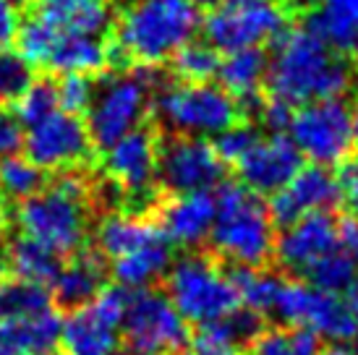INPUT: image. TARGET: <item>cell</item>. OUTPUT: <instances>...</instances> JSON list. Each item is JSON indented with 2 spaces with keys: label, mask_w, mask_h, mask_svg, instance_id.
Returning <instances> with one entry per match:
<instances>
[{
  "label": "cell",
  "mask_w": 358,
  "mask_h": 355,
  "mask_svg": "<svg viewBox=\"0 0 358 355\" xmlns=\"http://www.w3.org/2000/svg\"><path fill=\"white\" fill-rule=\"evenodd\" d=\"M275 42L264 81L275 99L296 108L319 99H340L350 89L348 63L308 27L282 31Z\"/></svg>",
  "instance_id": "6da1fadb"
},
{
  "label": "cell",
  "mask_w": 358,
  "mask_h": 355,
  "mask_svg": "<svg viewBox=\"0 0 358 355\" xmlns=\"http://www.w3.org/2000/svg\"><path fill=\"white\" fill-rule=\"evenodd\" d=\"M201 27L196 0H131L115 27L118 50L134 63L159 66Z\"/></svg>",
  "instance_id": "7a4b0ae2"
},
{
  "label": "cell",
  "mask_w": 358,
  "mask_h": 355,
  "mask_svg": "<svg viewBox=\"0 0 358 355\" xmlns=\"http://www.w3.org/2000/svg\"><path fill=\"white\" fill-rule=\"evenodd\" d=\"M16 222L21 236L40 240L58 256L76 254L90 236V186L76 173H66L50 186L19 201Z\"/></svg>",
  "instance_id": "3957f363"
},
{
  "label": "cell",
  "mask_w": 358,
  "mask_h": 355,
  "mask_svg": "<svg viewBox=\"0 0 358 355\" xmlns=\"http://www.w3.org/2000/svg\"><path fill=\"white\" fill-rule=\"evenodd\" d=\"M215 222L209 230V243L215 254L230 264L249 269L262 266L275 254V222L259 194L243 183H228L215 196Z\"/></svg>",
  "instance_id": "277c9868"
},
{
  "label": "cell",
  "mask_w": 358,
  "mask_h": 355,
  "mask_svg": "<svg viewBox=\"0 0 358 355\" xmlns=\"http://www.w3.org/2000/svg\"><path fill=\"white\" fill-rule=\"evenodd\" d=\"M168 298L186 324H209L241 308L236 280L209 256L178 259L168 266Z\"/></svg>",
  "instance_id": "5b68a950"
},
{
  "label": "cell",
  "mask_w": 358,
  "mask_h": 355,
  "mask_svg": "<svg viewBox=\"0 0 358 355\" xmlns=\"http://www.w3.org/2000/svg\"><path fill=\"white\" fill-rule=\"evenodd\" d=\"M159 120L178 136L209 138L238 123L241 105L220 84L178 81L165 87L155 102Z\"/></svg>",
  "instance_id": "8992f818"
},
{
  "label": "cell",
  "mask_w": 358,
  "mask_h": 355,
  "mask_svg": "<svg viewBox=\"0 0 358 355\" xmlns=\"http://www.w3.org/2000/svg\"><path fill=\"white\" fill-rule=\"evenodd\" d=\"M285 24L288 10L280 0H215L201 19L207 42L222 52L275 42Z\"/></svg>",
  "instance_id": "52a82bcc"
},
{
  "label": "cell",
  "mask_w": 358,
  "mask_h": 355,
  "mask_svg": "<svg viewBox=\"0 0 358 355\" xmlns=\"http://www.w3.org/2000/svg\"><path fill=\"white\" fill-rule=\"evenodd\" d=\"M288 138L301 157H308L314 165H340L356 147L350 110L343 105V99H319L299 105L290 115Z\"/></svg>",
  "instance_id": "ba28073f"
},
{
  "label": "cell",
  "mask_w": 358,
  "mask_h": 355,
  "mask_svg": "<svg viewBox=\"0 0 358 355\" xmlns=\"http://www.w3.org/2000/svg\"><path fill=\"white\" fill-rule=\"evenodd\" d=\"M150 81L136 73H118L94 87V97L84 120L92 144H100L105 149L115 138L139 129L150 110Z\"/></svg>",
  "instance_id": "9c48e42d"
},
{
  "label": "cell",
  "mask_w": 358,
  "mask_h": 355,
  "mask_svg": "<svg viewBox=\"0 0 358 355\" xmlns=\"http://www.w3.org/2000/svg\"><path fill=\"white\" fill-rule=\"evenodd\" d=\"M275 314L288 326L345 342L358 337L345 293H329L311 282H282Z\"/></svg>",
  "instance_id": "30bf717a"
},
{
  "label": "cell",
  "mask_w": 358,
  "mask_h": 355,
  "mask_svg": "<svg viewBox=\"0 0 358 355\" xmlns=\"http://www.w3.org/2000/svg\"><path fill=\"white\" fill-rule=\"evenodd\" d=\"M129 296L115 287H102L97 296L73 306L60 321V340L66 355H115L123 335V311Z\"/></svg>",
  "instance_id": "8fae6325"
},
{
  "label": "cell",
  "mask_w": 358,
  "mask_h": 355,
  "mask_svg": "<svg viewBox=\"0 0 358 355\" xmlns=\"http://www.w3.org/2000/svg\"><path fill=\"white\" fill-rule=\"evenodd\" d=\"M126 345L147 355H173L189 342V324L165 293L152 287L134 290L123 311Z\"/></svg>",
  "instance_id": "7c38bea8"
},
{
  "label": "cell",
  "mask_w": 358,
  "mask_h": 355,
  "mask_svg": "<svg viewBox=\"0 0 358 355\" xmlns=\"http://www.w3.org/2000/svg\"><path fill=\"white\" fill-rule=\"evenodd\" d=\"M27 157L40 170H69L84 165L92 154V136L87 123L66 110H55L45 118L24 126L21 133Z\"/></svg>",
  "instance_id": "4fadbf2b"
},
{
  "label": "cell",
  "mask_w": 358,
  "mask_h": 355,
  "mask_svg": "<svg viewBox=\"0 0 358 355\" xmlns=\"http://www.w3.org/2000/svg\"><path fill=\"white\" fill-rule=\"evenodd\" d=\"M225 175V159L207 138L178 136L159 149L157 180L173 194L209 191Z\"/></svg>",
  "instance_id": "5bb4252c"
},
{
  "label": "cell",
  "mask_w": 358,
  "mask_h": 355,
  "mask_svg": "<svg viewBox=\"0 0 358 355\" xmlns=\"http://www.w3.org/2000/svg\"><path fill=\"white\" fill-rule=\"evenodd\" d=\"M159 144L150 129H134L105 147V173L113 188L129 198H150L157 183Z\"/></svg>",
  "instance_id": "9a60e30c"
},
{
  "label": "cell",
  "mask_w": 358,
  "mask_h": 355,
  "mask_svg": "<svg viewBox=\"0 0 358 355\" xmlns=\"http://www.w3.org/2000/svg\"><path fill=\"white\" fill-rule=\"evenodd\" d=\"M340 201L338 175L324 165H308L290 178L285 186L272 194L269 201V217L272 222L290 225L296 219L317 212H327Z\"/></svg>",
  "instance_id": "2e32d148"
},
{
  "label": "cell",
  "mask_w": 358,
  "mask_h": 355,
  "mask_svg": "<svg viewBox=\"0 0 358 355\" xmlns=\"http://www.w3.org/2000/svg\"><path fill=\"white\" fill-rule=\"evenodd\" d=\"M241 183L254 194H275L301 170V154L282 133L259 136L236 162Z\"/></svg>",
  "instance_id": "e0dca14e"
},
{
  "label": "cell",
  "mask_w": 358,
  "mask_h": 355,
  "mask_svg": "<svg viewBox=\"0 0 358 355\" xmlns=\"http://www.w3.org/2000/svg\"><path fill=\"white\" fill-rule=\"evenodd\" d=\"M340 248L338 222L327 212L306 215L285 225V230L275 238V254L285 269L296 275H306L311 266Z\"/></svg>",
  "instance_id": "ac0fdd59"
},
{
  "label": "cell",
  "mask_w": 358,
  "mask_h": 355,
  "mask_svg": "<svg viewBox=\"0 0 358 355\" xmlns=\"http://www.w3.org/2000/svg\"><path fill=\"white\" fill-rule=\"evenodd\" d=\"M217 201L212 191H186L173 194L159 209V230L168 238L170 246L194 248L209 238L215 222Z\"/></svg>",
  "instance_id": "d6986e66"
},
{
  "label": "cell",
  "mask_w": 358,
  "mask_h": 355,
  "mask_svg": "<svg viewBox=\"0 0 358 355\" xmlns=\"http://www.w3.org/2000/svg\"><path fill=\"white\" fill-rule=\"evenodd\" d=\"M159 240H168V238L162 236V230L152 219L139 212H110L97 222V230H94L97 254L110 261L139 254Z\"/></svg>",
  "instance_id": "ffe728a7"
},
{
  "label": "cell",
  "mask_w": 358,
  "mask_h": 355,
  "mask_svg": "<svg viewBox=\"0 0 358 355\" xmlns=\"http://www.w3.org/2000/svg\"><path fill=\"white\" fill-rule=\"evenodd\" d=\"M34 16L55 34L102 37L113 24L110 0H34Z\"/></svg>",
  "instance_id": "44dd1931"
},
{
  "label": "cell",
  "mask_w": 358,
  "mask_h": 355,
  "mask_svg": "<svg viewBox=\"0 0 358 355\" xmlns=\"http://www.w3.org/2000/svg\"><path fill=\"white\" fill-rule=\"evenodd\" d=\"M308 29L340 58L358 60V0H319Z\"/></svg>",
  "instance_id": "7402d4cb"
},
{
  "label": "cell",
  "mask_w": 358,
  "mask_h": 355,
  "mask_svg": "<svg viewBox=\"0 0 358 355\" xmlns=\"http://www.w3.org/2000/svg\"><path fill=\"white\" fill-rule=\"evenodd\" d=\"M110 63V48L102 37H73V34H58L50 48V55L45 60V68H50L58 76H94L102 73Z\"/></svg>",
  "instance_id": "603a6c76"
},
{
  "label": "cell",
  "mask_w": 358,
  "mask_h": 355,
  "mask_svg": "<svg viewBox=\"0 0 358 355\" xmlns=\"http://www.w3.org/2000/svg\"><path fill=\"white\" fill-rule=\"evenodd\" d=\"M105 264L100 254L76 251L66 264H60L58 275L50 285L55 287V298L66 306H81L105 287Z\"/></svg>",
  "instance_id": "cb8c5ba5"
},
{
  "label": "cell",
  "mask_w": 358,
  "mask_h": 355,
  "mask_svg": "<svg viewBox=\"0 0 358 355\" xmlns=\"http://www.w3.org/2000/svg\"><path fill=\"white\" fill-rule=\"evenodd\" d=\"M60 340V319L52 308L0 321V347L13 355H42Z\"/></svg>",
  "instance_id": "d4e9b609"
},
{
  "label": "cell",
  "mask_w": 358,
  "mask_h": 355,
  "mask_svg": "<svg viewBox=\"0 0 358 355\" xmlns=\"http://www.w3.org/2000/svg\"><path fill=\"white\" fill-rule=\"evenodd\" d=\"M259 335L257 314H236L201 324L194 335V355H243V347Z\"/></svg>",
  "instance_id": "484cf974"
},
{
  "label": "cell",
  "mask_w": 358,
  "mask_h": 355,
  "mask_svg": "<svg viewBox=\"0 0 358 355\" xmlns=\"http://www.w3.org/2000/svg\"><path fill=\"white\" fill-rule=\"evenodd\" d=\"M220 87L228 92L236 102H249L259 94V89L267 81V58L259 48L233 50L220 58L217 66Z\"/></svg>",
  "instance_id": "4316f807"
},
{
  "label": "cell",
  "mask_w": 358,
  "mask_h": 355,
  "mask_svg": "<svg viewBox=\"0 0 358 355\" xmlns=\"http://www.w3.org/2000/svg\"><path fill=\"white\" fill-rule=\"evenodd\" d=\"M6 261H8L10 272L16 275V280H27L34 285H50L60 269L58 254L29 236H21L10 243Z\"/></svg>",
  "instance_id": "83f0119b"
},
{
  "label": "cell",
  "mask_w": 358,
  "mask_h": 355,
  "mask_svg": "<svg viewBox=\"0 0 358 355\" xmlns=\"http://www.w3.org/2000/svg\"><path fill=\"white\" fill-rule=\"evenodd\" d=\"M170 261H173L170 243L168 240H159V243L144 248L139 254H131L126 259L110 261V266H113V275H115L120 285L129 287V290H141V287H150L155 280L165 275Z\"/></svg>",
  "instance_id": "f1b7e54d"
},
{
  "label": "cell",
  "mask_w": 358,
  "mask_h": 355,
  "mask_svg": "<svg viewBox=\"0 0 358 355\" xmlns=\"http://www.w3.org/2000/svg\"><path fill=\"white\" fill-rule=\"evenodd\" d=\"M236 280V290H238V303L251 314H269L278 306V296L282 280L272 272H264L259 266H249V269H241Z\"/></svg>",
  "instance_id": "f546056e"
},
{
  "label": "cell",
  "mask_w": 358,
  "mask_h": 355,
  "mask_svg": "<svg viewBox=\"0 0 358 355\" xmlns=\"http://www.w3.org/2000/svg\"><path fill=\"white\" fill-rule=\"evenodd\" d=\"M251 342V355H319V337L299 326L259 332Z\"/></svg>",
  "instance_id": "4dcf8cb0"
},
{
  "label": "cell",
  "mask_w": 358,
  "mask_h": 355,
  "mask_svg": "<svg viewBox=\"0 0 358 355\" xmlns=\"http://www.w3.org/2000/svg\"><path fill=\"white\" fill-rule=\"evenodd\" d=\"M48 308H50V293L45 285H34L27 280H13L0 285V321L40 314Z\"/></svg>",
  "instance_id": "1f68e13d"
},
{
  "label": "cell",
  "mask_w": 358,
  "mask_h": 355,
  "mask_svg": "<svg viewBox=\"0 0 358 355\" xmlns=\"http://www.w3.org/2000/svg\"><path fill=\"white\" fill-rule=\"evenodd\" d=\"M42 188V170L27 154L0 157V196L10 201H24Z\"/></svg>",
  "instance_id": "d6a6232c"
},
{
  "label": "cell",
  "mask_w": 358,
  "mask_h": 355,
  "mask_svg": "<svg viewBox=\"0 0 358 355\" xmlns=\"http://www.w3.org/2000/svg\"><path fill=\"white\" fill-rule=\"evenodd\" d=\"M356 275L358 266L353 264V259L343 248H338L322 261H317L303 277H306V282L329 290V293H348L350 287L356 285Z\"/></svg>",
  "instance_id": "836d02e7"
},
{
  "label": "cell",
  "mask_w": 358,
  "mask_h": 355,
  "mask_svg": "<svg viewBox=\"0 0 358 355\" xmlns=\"http://www.w3.org/2000/svg\"><path fill=\"white\" fill-rule=\"evenodd\" d=\"M170 63L180 81H212V76H217L220 55L209 42L191 40L170 58Z\"/></svg>",
  "instance_id": "e575fe53"
},
{
  "label": "cell",
  "mask_w": 358,
  "mask_h": 355,
  "mask_svg": "<svg viewBox=\"0 0 358 355\" xmlns=\"http://www.w3.org/2000/svg\"><path fill=\"white\" fill-rule=\"evenodd\" d=\"M55 37H58V34H55L48 24H42L37 16H31V19H27V21H19V29H16L13 42H16V48H19L21 58L34 68V66H45Z\"/></svg>",
  "instance_id": "d590c367"
},
{
  "label": "cell",
  "mask_w": 358,
  "mask_h": 355,
  "mask_svg": "<svg viewBox=\"0 0 358 355\" xmlns=\"http://www.w3.org/2000/svg\"><path fill=\"white\" fill-rule=\"evenodd\" d=\"M34 84L31 66L21 58L19 52H0V108L16 105V99Z\"/></svg>",
  "instance_id": "8d00e7d4"
},
{
  "label": "cell",
  "mask_w": 358,
  "mask_h": 355,
  "mask_svg": "<svg viewBox=\"0 0 358 355\" xmlns=\"http://www.w3.org/2000/svg\"><path fill=\"white\" fill-rule=\"evenodd\" d=\"M58 108V97H55V84H31L19 99H16V118H19L21 126H29L34 120L45 118L55 113Z\"/></svg>",
  "instance_id": "74e56055"
},
{
  "label": "cell",
  "mask_w": 358,
  "mask_h": 355,
  "mask_svg": "<svg viewBox=\"0 0 358 355\" xmlns=\"http://www.w3.org/2000/svg\"><path fill=\"white\" fill-rule=\"evenodd\" d=\"M55 97H58V108L66 113H87L92 97H94V84L90 76H60V81L55 84Z\"/></svg>",
  "instance_id": "f35d334b"
},
{
  "label": "cell",
  "mask_w": 358,
  "mask_h": 355,
  "mask_svg": "<svg viewBox=\"0 0 358 355\" xmlns=\"http://www.w3.org/2000/svg\"><path fill=\"white\" fill-rule=\"evenodd\" d=\"M217 141H215V149H217V154L225 162H236V159L249 149V144L257 138V131L246 129V126H230L228 131H222L220 136H215Z\"/></svg>",
  "instance_id": "ab89813d"
},
{
  "label": "cell",
  "mask_w": 358,
  "mask_h": 355,
  "mask_svg": "<svg viewBox=\"0 0 358 355\" xmlns=\"http://www.w3.org/2000/svg\"><path fill=\"white\" fill-rule=\"evenodd\" d=\"M290 115H293V108L282 99H269L267 105L262 108V123L269 129V133H282L288 131Z\"/></svg>",
  "instance_id": "60d3db41"
},
{
  "label": "cell",
  "mask_w": 358,
  "mask_h": 355,
  "mask_svg": "<svg viewBox=\"0 0 358 355\" xmlns=\"http://www.w3.org/2000/svg\"><path fill=\"white\" fill-rule=\"evenodd\" d=\"M21 147V123L6 108H0V157L13 154Z\"/></svg>",
  "instance_id": "b9f144b4"
},
{
  "label": "cell",
  "mask_w": 358,
  "mask_h": 355,
  "mask_svg": "<svg viewBox=\"0 0 358 355\" xmlns=\"http://www.w3.org/2000/svg\"><path fill=\"white\" fill-rule=\"evenodd\" d=\"M338 183H340V198L345 201V207L358 217V159H353V162H348L343 168Z\"/></svg>",
  "instance_id": "7bdbcfd3"
},
{
  "label": "cell",
  "mask_w": 358,
  "mask_h": 355,
  "mask_svg": "<svg viewBox=\"0 0 358 355\" xmlns=\"http://www.w3.org/2000/svg\"><path fill=\"white\" fill-rule=\"evenodd\" d=\"M16 29H19V10H16V3H13V0H0V52L13 45Z\"/></svg>",
  "instance_id": "ee69618b"
},
{
  "label": "cell",
  "mask_w": 358,
  "mask_h": 355,
  "mask_svg": "<svg viewBox=\"0 0 358 355\" xmlns=\"http://www.w3.org/2000/svg\"><path fill=\"white\" fill-rule=\"evenodd\" d=\"M338 238H340V248H343V251L353 259V264L358 266V217L338 222Z\"/></svg>",
  "instance_id": "f6af8a7d"
},
{
  "label": "cell",
  "mask_w": 358,
  "mask_h": 355,
  "mask_svg": "<svg viewBox=\"0 0 358 355\" xmlns=\"http://www.w3.org/2000/svg\"><path fill=\"white\" fill-rule=\"evenodd\" d=\"M345 298H348V306H350V314H353V321H356V329H358V285H353L345 293Z\"/></svg>",
  "instance_id": "bcb514c9"
},
{
  "label": "cell",
  "mask_w": 358,
  "mask_h": 355,
  "mask_svg": "<svg viewBox=\"0 0 358 355\" xmlns=\"http://www.w3.org/2000/svg\"><path fill=\"white\" fill-rule=\"evenodd\" d=\"M350 123H353V141H356V147H358V97H356L353 110H350Z\"/></svg>",
  "instance_id": "7dc6e473"
},
{
  "label": "cell",
  "mask_w": 358,
  "mask_h": 355,
  "mask_svg": "<svg viewBox=\"0 0 358 355\" xmlns=\"http://www.w3.org/2000/svg\"><path fill=\"white\" fill-rule=\"evenodd\" d=\"M319 355H356V353L348 350V347H343V345H335V347H329V350H324V353H319Z\"/></svg>",
  "instance_id": "c3c4849f"
},
{
  "label": "cell",
  "mask_w": 358,
  "mask_h": 355,
  "mask_svg": "<svg viewBox=\"0 0 358 355\" xmlns=\"http://www.w3.org/2000/svg\"><path fill=\"white\" fill-rule=\"evenodd\" d=\"M6 272H8V261L3 256V251H0V285L6 282Z\"/></svg>",
  "instance_id": "681fc988"
},
{
  "label": "cell",
  "mask_w": 358,
  "mask_h": 355,
  "mask_svg": "<svg viewBox=\"0 0 358 355\" xmlns=\"http://www.w3.org/2000/svg\"><path fill=\"white\" fill-rule=\"evenodd\" d=\"M6 227H8V215H6V207L0 204V236L6 233Z\"/></svg>",
  "instance_id": "f907efd6"
},
{
  "label": "cell",
  "mask_w": 358,
  "mask_h": 355,
  "mask_svg": "<svg viewBox=\"0 0 358 355\" xmlns=\"http://www.w3.org/2000/svg\"><path fill=\"white\" fill-rule=\"evenodd\" d=\"M115 355H147V353H141V350H136V347L126 345V347H118V353Z\"/></svg>",
  "instance_id": "816d5d0a"
},
{
  "label": "cell",
  "mask_w": 358,
  "mask_h": 355,
  "mask_svg": "<svg viewBox=\"0 0 358 355\" xmlns=\"http://www.w3.org/2000/svg\"><path fill=\"white\" fill-rule=\"evenodd\" d=\"M42 355H66V353H52V350H48V353H42Z\"/></svg>",
  "instance_id": "f5cc1de1"
},
{
  "label": "cell",
  "mask_w": 358,
  "mask_h": 355,
  "mask_svg": "<svg viewBox=\"0 0 358 355\" xmlns=\"http://www.w3.org/2000/svg\"><path fill=\"white\" fill-rule=\"evenodd\" d=\"M0 355H13V353H8V350H3V347H0Z\"/></svg>",
  "instance_id": "db71d44e"
},
{
  "label": "cell",
  "mask_w": 358,
  "mask_h": 355,
  "mask_svg": "<svg viewBox=\"0 0 358 355\" xmlns=\"http://www.w3.org/2000/svg\"><path fill=\"white\" fill-rule=\"evenodd\" d=\"M13 3H24V0H13Z\"/></svg>",
  "instance_id": "11a10c76"
}]
</instances>
